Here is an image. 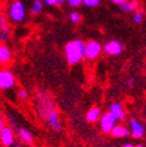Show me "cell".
<instances>
[{"mask_svg":"<svg viewBox=\"0 0 146 147\" xmlns=\"http://www.w3.org/2000/svg\"><path fill=\"white\" fill-rule=\"evenodd\" d=\"M35 107L36 112L42 120L47 123V125L53 131L60 132L62 131V121L60 118V113L55 104L53 96L46 91H39L35 95Z\"/></svg>","mask_w":146,"mask_h":147,"instance_id":"1","label":"cell"},{"mask_svg":"<svg viewBox=\"0 0 146 147\" xmlns=\"http://www.w3.org/2000/svg\"><path fill=\"white\" fill-rule=\"evenodd\" d=\"M63 51H64V57H66L67 62L70 65H75L85 59L84 41L78 40V39L69 41L64 46Z\"/></svg>","mask_w":146,"mask_h":147,"instance_id":"2","label":"cell"},{"mask_svg":"<svg viewBox=\"0 0 146 147\" xmlns=\"http://www.w3.org/2000/svg\"><path fill=\"white\" fill-rule=\"evenodd\" d=\"M26 6L21 0H13L7 7V20L13 24H21L26 19Z\"/></svg>","mask_w":146,"mask_h":147,"instance_id":"3","label":"cell"},{"mask_svg":"<svg viewBox=\"0 0 146 147\" xmlns=\"http://www.w3.org/2000/svg\"><path fill=\"white\" fill-rule=\"evenodd\" d=\"M15 76L11 69H0V90H11L15 85Z\"/></svg>","mask_w":146,"mask_h":147,"instance_id":"4","label":"cell"},{"mask_svg":"<svg viewBox=\"0 0 146 147\" xmlns=\"http://www.w3.org/2000/svg\"><path fill=\"white\" fill-rule=\"evenodd\" d=\"M84 51H85V59L95 60L102 53V45L99 41L89 40L88 42H84Z\"/></svg>","mask_w":146,"mask_h":147,"instance_id":"5","label":"cell"},{"mask_svg":"<svg viewBox=\"0 0 146 147\" xmlns=\"http://www.w3.org/2000/svg\"><path fill=\"white\" fill-rule=\"evenodd\" d=\"M98 123H99V128L103 133H106L109 134L110 131L114 128V126L118 123L116 120V118L110 113V112H104L101 115L99 119H98Z\"/></svg>","mask_w":146,"mask_h":147,"instance_id":"6","label":"cell"},{"mask_svg":"<svg viewBox=\"0 0 146 147\" xmlns=\"http://www.w3.org/2000/svg\"><path fill=\"white\" fill-rule=\"evenodd\" d=\"M102 50L109 55V56H118L124 50V46L118 40H110L106 41L104 46H102Z\"/></svg>","mask_w":146,"mask_h":147,"instance_id":"7","label":"cell"},{"mask_svg":"<svg viewBox=\"0 0 146 147\" xmlns=\"http://www.w3.org/2000/svg\"><path fill=\"white\" fill-rule=\"evenodd\" d=\"M129 132L130 136L133 139H141L145 136V127L141 121H139L137 118H130L129 119Z\"/></svg>","mask_w":146,"mask_h":147,"instance_id":"8","label":"cell"},{"mask_svg":"<svg viewBox=\"0 0 146 147\" xmlns=\"http://www.w3.org/2000/svg\"><path fill=\"white\" fill-rule=\"evenodd\" d=\"M15 133L11 126H4L0 130V144L4 147H11L15 142Z\"/></svg>","mask_w":146,"mask_h":147,"instance_id":"9","label":"cell"},{"mask_svg":"<svg viewBox=\"0 0 146 147\" xmlns=\"http://www.w3.org/2000/svg\"><path fill=\"white\" fill-rule=\"evenodd\" d=\"M13 131H14V133H15V137L19 138V140H20L22 144L30 145V144L34 141V136H33L32 131L28 130V128L25 127V126H19V125H18Z\"/></svg>","mask_w":146,"mask_h":147,"instance_id":"10","label":"cell"},{"mask_svg":"<svg viewBox=\"0 0 146 147\" xmlns=\"http://www.w3.org/2000/svg\"><path fill=\"white\" fill-rule=\"evenodd\" d=\"M11 34V28L7 18L3 13V11L0 9V42H5L8 40Z\"/></svg>","mask_w":146,"mask_h":147,"instance_id":"11","label":"cell"},{"mask_svg":"<svg viewBox=\"0 0 146 147\" xmlns=\"http://www.w3.org/2000/svg\"><path fill=\"white\" fill-rule=\"evenodd\" d=\"M107 112H110L116 118L117 121H123L126 117L124 106L118 102H114V103H111L110 105H109V111Z\"/></svg>","mask_w":146,"mask_h":147,"instance_id":"12","label":"cell"},{"mask_svg":"<svg viewBox=\"0 0 146 147\" xmlns=\"http://www.w3.org/2000/svg\"><path fill=\"white\" fill-rule=\"evenodd\" d=\"M109 134H111L116 139H123V138L129 137L130 136V132H129V128H127V126L117 123Z\"/></svg>","mask_w":146,"mask_h":147,"instance_id":"13","label":"cell"},{"mask_svg":"<svg viewBox=\"0 0 146 147\" xmlns=\"http://www.w3.org/2000/svg\"><path fill=\"white\" fill-rule=\"evenodd\" d=\"M140 7V4L138 0H126L119 5V8L125 13H133L138 11Z\"/></svg>","mask_w":146,"mask_h":147,"instance_id":"14","label":"cell"},{"mask_svg":"<svg viewBox=\"0 0 146 147\" xmlns=\"http://www.w3.org/2000/svg\"><path fill=\"white\" fill-rule=\"evenodd\" d=\"M12 50L6 45H0V64H7L12 60Z\"/></svg>","mask_w":146,"mask_h":147,"instance_id":"15","label":"cell"},{"mask_svg":"<svg viewBox=\"0 0 146 147\" xmlns=\"http://www.w3.org/2000/svg\"><path fill=\"white\" fill-rule=\"evenodd\" d=\"M101 115H102V110L98 106H93L88 110V112L85 115V119L89 123H96L98 121Z\"/></svg>","mask_w":146,"mask_h":147,"instance_id":"16","label":"cell"},{"mask_svg":"<svg viewBox=\"0 0 146 147\" xmlns=\"http://www.w3.org/2000/svg\"><path fill=\"white\" fill-rule=\"evenodd\" d=\"M43 1L42 0H34V1L30 5V13L34 14V15H38L42 12L43 9Z\"/></svg>","mask_w":146,"mask_h":147,"instance_id":"17","label":"cell"},{"mask_svg":"<svg viewBox=\"0 0 146 147\" xmlns=\"http://www.w3.org/2000/svg\"><path fill=\"white\" fill-rule=\"evenodd\" d=\"M131 19H132V22H133V24L139 25V24H141L143 20H144V13H143L141 11H136V12H133Z\"/></svg>","mask_w":146,"mask_h":147,"instance_id":"18","label":"cell"},{"mask_svg":"<svg viewBox=\"0 0 146 147\" xmlns=\"http://www.w3.org/2000/svg\"><path fill=\"white\" fill-rule=\"evenodd\" d=\"M69 20L72 24H80L82 21V15L77 11H72V12L69 13Z\"/></svg>","mask_w":146,"mask_h":147,"instance_id":"19","label":"cell"},{"mask_svg":"<svg viewBox=\"0 0 146 147\" xmlns=\"http://www.w3.org/2000/svg\"><path fill=\"white\" fill-rule=\"evenodd\" d=\"M101 3V0H82V5H84L88 8H94L97 7Z\"/></svg>","mask_w":146,"mask_h":147,"instance_id":"20","label":"cell"},{"mask_svg":"<svg viewBox=\"0 0 146 147\" xmlns=\"http://www.w3.org/2000/svg\"><path fill=\"white\" fill-rule=\"evenodd\" d=\"M42 1L47 6H60V5H63L62 0H42Z\"/></svg>","mask_w":146,"mask_h":147,"instance_id":"21","label":"cell"},{"mask_svg":"<svg viewBox=\"0 0 146 147\" xmlns=\"http://www.w3.org/2000/svg\"><path fill=\"white\" fill-rule=\"evenodd\" d=\"M67 4L71 8H77L82 6V0H67Z\"/></svg>","mask_w":146,"mask_h":147,"instance_id":"22","label":"cell"},{"mask_svg":"<svg viewBox=\"0 0 146 147\" xmlns=\"http://www.w3.org/2000/svg\"><path fill=\"white\" fill-rule=\"evenodd\" d=\"M18 96H19V98H20V99L25 100V99H27V98H28V92H27L26 90H24V89H20L19 91H18Z\"/></svg>","mask_w":146,"mask_h":147,"instance_id":"23","label":"cell"},{"mask_svg":"<svg viewBox=\"0 0 146 147\" xmlns=\"http://www.w3.org/2000/svg\"><path fill=\"white\" fill-rule=\"evenodd\" d=\"M135 84H136V80L133 77H129V78L126 80V85L129 86V88H133Z\"/></svg>","mask_w":146,"mask_h":147,"instance_id":"24","label":"cell"},{"mask_svg":"<svg viewBox=\"0 0 146 147\" xmlns=\"http://www.w3.org/2000/svg\"><path fill=\"white\" fill-rule=\"evenodd\" d=\"M5 126V118H4V116H3V113L0 112V130Z\"/></svg>","mask_w":146,"mask_h":147,"instance_id":"25","label":"cell"},{"mask_svg":"<svg viewBox=\"0 0 146 147\" xmlns=\"http://www.w3.org/2000/svg\"><path fill=\"white\" fill-rule=\"evenodd\" d=\"M111 3H114V4H117V5H120L122 3H124V1H126V0H110Z\"/></svg>","mask_w":146,"mask_h":147,"instance_id":"26","label":"cell"},{"mask_svg":"<svg viewBox=\"0 0 146 147\" xmlns=\"http://www.w3.org/2000/svg\"><path fill=\"white\" fill-rule=\"evenodd\" d=\"M11 147H24V146H22L20 142H14V144H13Z\"/></svg>","mask_w":146,"mask_h":147,"instance_id":"27","label":"cell"},{"mask_svg":"<svg viewBox=\"0 0 146 147\" xmlns=\"http://www.w3.org/2000/svg\"><path fill=\"white\" fill-rule=\"evenodd\" d=\"M122 147H136L133 144H124V145H122Z\"/></svg>","mask_w":146,"mask_h":147,"instance_id":"28","label":"cell"},{"mask_svg":"<svg viewBox=\"0 0 146 147\" xmlns=\"http://www.w3.org/2000/svg\"><path fill=\"white\" fill-rule=\"evenodd\" d=\"M136 147H145V145L143 144V142H140V144H138V145H135Z\"/></svg>","mask_w":146,"mask_h":147,"instance_id":"29","label":"cell"},{"mask_svg":"<svg viewBox=\"0 0 146 147\" xmlns=\"http://www.w3.org/2000/svg\"><path fill=\"white\" fill-rule=\"evenodd\" d=\"M62 1H63V4H64V3H66V1H67V0H62Z\"/></svg>","mask_w":146,"mask_h":147,"instance_id":"30","label":"cell"}]
</instances>
